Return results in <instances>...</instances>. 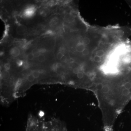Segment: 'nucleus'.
<instances>
[{
  "mask_svg": "<svg viewBox=\"0 0 131 131\" xmlns=\"http://www.w3.org/2000/svg\"><path fill=\"white\" fill-rule=\"evenodd\" d=\"M67 60V58L65 56H63L61 59V61L62 62H64Z\"/></svg>",
  "mask_w": 131,
  "mask_h": 131,
  "instance_id": "21",
  "label": "nucleus"
},
{
  "mask_svg": "<svg viewBox=\"0 0 131 131\" xmlns=\"http://www.w3.org/2000/svg\"><path fill=\"white\" fill-rule=\"evenodd\" d=\"M76 49L78 52H83L85 49V46L84 44L79 43L78 44L76 47Z\"/></svg>",
  "mask_w": 131,
  "mask_h": 131,
  "instance_id": "3",
  "label": "nucleus"
},
{
  "mask_svg": "<svg viewBox=\"0 0 131 131\" xmlns=\"http://www.w3.org/2000/svg\"><path fill=\"white\" fill-rule=\"evenodd\" d=\"M2 77L4 80H7L9 78V74L7 70L4 71L2 73Z\"/></svg>",
  "mask_w": 131,
  "mask_h": 131,
  "instance_id": "5",
  "label": "nucleus"
},
{
  "mask_svg": "<svg viewBox=\"0 0 131 131\" xmlns=\"http://www.w3.org/2000/svg\"><path fill=\"white\" fill-rule=\"evenodd\" d=\"M53 34V32L50 30H49L46 32V34H48V35H51V34Z\"/></svg>",
  "mask_w": 131,
  "mask_h": 131,
  "instance_id": "24",
  "label": "nucleus"
},
{
  "mask_svg": "<svg viewBox=\"0 0 131 131\" xmlns=\"http://www.w3.org/2000/svg\"><path fill=\"white\" fill-rule=\"evenodd\" d=\"M73 72L74 74H77L80 73V70L78 68H75L73 69Z\"/></svg>",
  "mask_w": 131,
  "mask_h": 131,
  "instance_id": "19",
  "label": "nucleus"
},
{
  "mask_svg": "<svg viewBox=\"0 0 131 131\" xmlns=\"http://www.w3.org/2000/svg\"><path fill=\"white\" fill-rule=\"evenodd\" d=\"M38 60L40 62H43L45 61L46 59L44 55L40 54L38 57Z\"/></svg>",
  "mask_w": 131,
  "mask_h": 131,
  "instance_id": "6",
  "label": "nucleus"
},
{
  "mask_svg": "<svg viewBox=\"0 0 131 131\" xmlns=\"http://www.w3.org/2000/svg\"><path fill=\"white\" fill-rule=\"evenodd\" d=\"M20 53V49L18 47H16L12 48L10 51V55L14 57H16L19 56Z\"/></svg>",
  "mask_w": 131,
  "mask_h": 131,
  "instance_id": "2",
  "label": "nucleus"
},
{
  "mask_svg": "<svg viewBox=\"0 0 131 131\" xmlns=\"http://www.w3.org/2000/svg\"><path fill=\"white\" fill-rule=\"evenodd\" d=\"M104 54H105V52H104L102 50H100L98 51L97 52L96 56L100 57H101L103 56H104Z\"/></svg>",
  "mask_w": 131,
  "mask_h": 131,
  "instance_id": "8",
  "label": "nucleus"
},
{
  "mask_svg": "<svg viewBox=\"0 0 131 131\" xmlns=\"http://www.w3.org/2000/svg\"><path fill=\"white\" fill-rule=\"evenodd\" d=\"M35 7L33 6H31L28 7L25 10L24 12V15L25 16L27 17H30L32 16L35 13Z\"/></svg>",
  "mask_w": 131,
  "mask_h": 131,
  "instance_id": "1",
  "label": "nucleus"
},
{
  "mask_svg": "<svg viewBox=\"0 0 131 131\" xmlns=\"http://www.w3.org/2000/svg\"><path fill=\"white\" fill-rule=\"evenodd\" d=\"M38 50L39 52V54L41 53H44V52H45L46 51L45 49H38Z\"/></svg>",
  "mask_w": 131,
  "mask_h": 131,
  "instance_id": "22",
  "label": "nucleus"
},
{
  "mask_svg": "<svg viewBox=\"0 0 131 131\" xmlns=\"http://www.w3.org/2000/svg\"><path fill=\"white\" fill-rule=\"evenodd\" d=\"M83 43L84 45H88L90 43V40L88 38H85L83 39Z\"/></svg>",
  "mask_w": 131,
  "mask_h": 131,
  "instance_id": "11",
  "label": "nucleus"
},
{
  "mask_svg": "<svg viewBox=\"0 0 131 131\" xmlns=\"http://www.w3.org/2000/svg\"><path fill=\"white\" fill-rule=\"evenodd\" d=\"M64 20L66 21H67L68 22L71 23L74 21V18L73 16L70 15H68L65 16Z\"/></svg>",
  "mask_w": 131,
  "mask_h": 131,
  "instance_id": "4",
  "label": "nucleus"
},
{
  "mask_svg": "<svg viewBox=\"0 0 131 131\" xmlns=\"http://www.w3.org/2000/svg\"><path fill=\"white\" fill-rule=\"evenodd\" d=\"M83 54L84 56H87L89 54V51L88 49H85V50L83 52Z\"/></svg>",
  "mask_w": 131,
  "mask_h": 131,
  "instance_id": "20",
  "label": "nucleus"
},
{
  "mask_svg": "<svg viewBox=\"0 0 131 131\" xmlns=\"http://www.w3.org/2000/svg\"><path fill=\"white\" fill-rule=\"evenodd\" d=\"M32 74L33 75L35 78H38L39 77V75H40V73L39 71H33Z\"/></svg>",
  "mask_w": 131,
  "mask_h": 131,
  "instance_id": "7",
  "label": "nucleus"
},
{
  "mask_svg": "<svg viewBox=\"0 0 131 131\" xmlns=\"http://www.w3.org/2000/svg\"><path fill=\"white\" fill-rule=\"evenodd\" d=\"M10 67H11V65H10V64L9 63H6L4 66V68H5L6 70H9L10 69Z\"/></svg>",
  "mask_w": 131,
  "mask_h": 131,
  "instance_id": "16",
  "label": "nucleus"
},
{
  "mask_svg": "<svg viewBox=\"0 0 131 131\" xmlns=\"http://www.w3.org/2000/svg\"><path fill=\"white\" fill-rule=\"evenodd\" d=\"M63 54L62 52H59L58 53L57 55V58L58 59L61 60V59L63 56Z\"/></svg>",
  "mask_w": 131,
  "mask_h": 131,
  "instance_id": "15",
  "label": "nucleus"
},
{
  "mask_svg": "<svg viewBox=\"0 0 131 131\" xmlns=\"http://www.w3.org/2000/svg\"><path fill=\"white\" fill-rule=\"evenodd\" d=\"M17 64H18V65L19 66H21V65H22V64H23V62L22 61H19L17 62Z\"/></svg>",
  "mask_w": 131,
  "mask_h": 131,
  "instance_id": "23",
  "label": "nucleus"
},
{
  "mask_svg": "<svg viewBox=\"0 0 131 131\" xmlns=\"http://www.w3.org/2000/svg\"><path fill=\"white\" fill-rule=\"evenodd\" d=\"M59 66V64L58 63H54L52 66V69L54 71H56L57 69L58 68Z\"/></svg>",
  "mask_w": 131,
  "mask_h": 131,
  "instance_id": "9",
  "label": "nucleus"
},
{
  "mask_svg": "<svg viewBox=\"0 0 131 131\" xmlns=\"http://www.w3.org/2000/svg\"><path fill=\"white\" fill-rule=\"evenodd\" d=\"M27 58L29 60H32L34 58V55L32 53H30L27 55Z\"/></svg>",
  "mask_w": 131,
  "mask_h": 131,
  "instance_id": "14",
  "label": "nucleus"
},
{
  "mask_svg": "<svg viewBox=\"0 0 131 131\" xmlns=\"http://www.w3.org/2000/svg\"><path fill=\"white\" fill-rule=\"evenodd\" d=\"M35 77L33 76V75L32 74H31L29 75L28 76V78H27L28 81L30 82L34 81L35 80Z\"/></svg>",
  "mask_w": 131,
  "mask_h": 131,
  "instance_id": "10",
  "label": "nucleus"
},
{
  "mask_svg": "<svg viewBox=\"0 0 131 131\" xmlns=\"http://www.w3.org/2000/svg\"><path fill=\"white\" fill-rule=\"evenodd\" d=\"M94 61H95V62H100L101 61V58L100 57L96 56L94 57Z\"/></svg>",
  "mask_w": 131,
  "mask_h": 131,
  "instance_id": "13",
  "label": "nucleus"
},
{
  "mask_svg": "<svg viewBox=\"0 0 131 131\" xmlns=\"http://www.w3.org/2000/svg\"><path fill=\"white\" fill-rule=\"evenodd\" d=\"M117 34L119 37H122L124 36V32L122 30H119L117 31Z\"/></svg>",
  "mask_w": 131,
  "mask_h": 131,
  "instance_id": "12",
  "label": "nucleus"
},
{
  "mask_svg": "<svg viewBox=\"0 0 131 131\" xmlns=\"http://www.w3.org/2000/svg\"><path fill=\"white\" fill-rule=\"evenodd\" d=\"M57 22V19H54L52 20L50 22V25L51 26L54 25L55 24H56Z\"/></svg>",
  "mask_w": 131,
  "mask_h": 131,
  "instance_id": "17",
  "label": "nucleus"
},
{
  "mask_svg": "<svg viewBox=\"0 0 131 131\" xmlns=\"http://www.w3.org/2000/svg\"><path fill=\"white\" fill-rule=\"evenodd\" d=\"M84 76L83 73L82 72H80L78 74H77V77L79 79H82Z\"/></svg>",
  "mask_w": 131,
  "mask_h": 131,
  "instance_id": "18",
  "label": "nucleus"
}]
</instances>
